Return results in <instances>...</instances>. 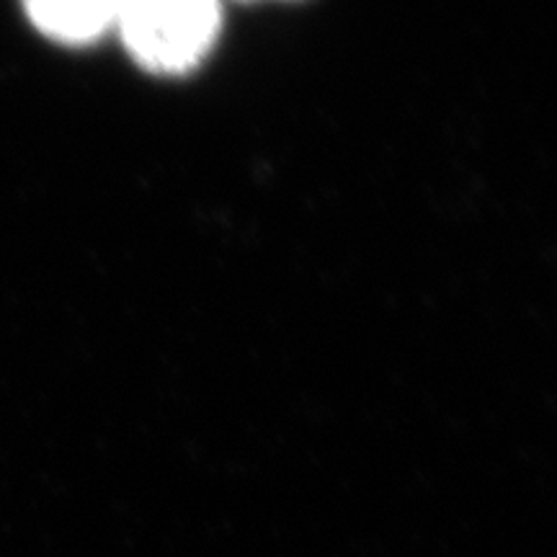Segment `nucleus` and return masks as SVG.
I'll return each mask as SVG.
<instances>
[{
  "label": "nucleus",
  "instance_id": "obj_1",
  "mask_svg": "<svg viewBox=\"0 0 557 557\" xmlns=\"http://www.w3.org/2000/svg\"><path fill=\"white\" fill-rule=\"evenodd\" d=\"M116 29L132 58L150 73L197 67L220 37V0H120Z\"/></svg>",
  "mask_w": 557,
  "mask_h": 557
},
{
  "label": "nucleus",
  "instance_id": "obj_2",
  "mask_svg": "<svg viewBox=\"0 0 557 557\" xmlns=\"http://www.w3.org/2000/svg\"><path fill=\"white\" fill-rule=\"evenodd\" d=\"M32 24L62 45H88L116 24L120 0H24Z\"/></svg>",
  "mask_w": 557,
  "mask_h": 557
}]
</instances>
